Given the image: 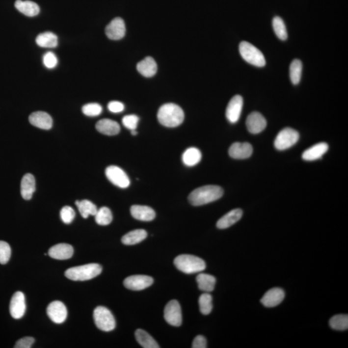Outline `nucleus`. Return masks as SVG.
I'll return each instance as SVG.
<instances>
[{"label":"nucleus","mask_w":348,"mask_h":348,"mask_svg":"<svg viewBox=\"0 0 348 348\" xmlns=\"http://www.w3.org/2000/svg\"><path fill=\"white\" fill-rule=\"evenodd\" d=\"M36 42L38 46L43 48H55L58 45V38L53 32H43L37 36Z\"/></svg>","instance_id":"obj_27"},{"label":"nucleus","mask_w":348,"mask_h":348,"mask_svg":"<svg viewBox=\"0 0 348 348\" xmlns=\"http://www.w3.org/2000/svg\"><path fill=\"white\" fill-rule=\"evenodd\" d=\"M246 124L247 129L250 133L257 134L264 131L267 127V122L262 114L253 112L247 117Z\"/></svg>","instance_id":"obj_15"},{"label":"nucleus","mask_w":348,"mask_h":348,"mask_svg":"<svg viewBox=\"0 0 348 348\" xmlns=\"http://www.w3.org/2000/svg\"><path fill=\"white\" fill-rule=\"evenodd\" d=\"M96 128L99 133L107 135H115L120 132V126L116 121L104 119L96 123Z\"/></svg>","instance_id":"obj_23"},{"label":"nucleus","mask_w":348,"mask_h":348,"mask_svg":"<svg viewBox=\"0 0 348 348\" xmlns=\"http://www.w3.org/2000/svg\"><path fill=\"white\" fill-rule=\"evenodd\" d=\"M15 7L18 11L28 17H34L40 13V9L38 4L31 1L16 0Z\"/></svg>","instance_id":"obj_26"},{"label":"nucleus","mask_w":348,"mask_h":348,"mask_svg":"<svg viewBox=\"0 0 348 348\" xmlns=\"http://www.w3.org/2000/svg\"><path fill=\"white\" fill-rule=\"evenodd\" d=\"M242 214L241 209L232 210L222 216L221 219L217 221V227L219 229H226V228L230 227L241 219Z\"/></svg>","instance_id":"obj_22"},{"label":"nucleus","mask_w":348,"mask_h":348,"mask_svg":"<svg viewBox=\"0 0 348 348\" xmlns=\"http://www.w3.org/2000/svg\"><path fill=\"white\" fill-rule=\"evenodd\" d=\"M10 314L15 319L22 318L26 311V297L21 292H16L10 302Z\"/></svg>","instance_id":"obj_12"},{"label":"nucleus","mask_w":348,"mask_h":348,"mask_svg":"<svg viewBox=\"0 0 348 348\" xmlns=\"http://www.w3.org/2000/svg\"><path fill=\"white\" fill-rule=\"evenodd\" d=\"M193 348H207V339L203 335H198L193 340L192 343Z\"/></svg>","instance_id":"obj_45"},{"label":"nucleus","mask_w":348,"mask_h":348,"mask_svg":"<svg viewBox=\"0 0 348 348\" xmlns=\"http://www.w3.org/2000/svg\"><path fill=\"white\" fill-rule=\"evenodd\" d=\"M131 213L134 219L141 221H151L156 217L155 211L147 206L133 205Z\"/></svg>","instance_id":"obj_20"},{"label":"nucleus","mask_w":348,"mask_h":348,"mask_svg":"<svg viewBox=\"0 0 348 348\" xmlns=\"http://www.w3.org/2000/svg\"><path fill=\"white\" fill-rule=\"evenodd\" d=\"M34 339L31 337H26L18 340L16 342L15 348H30L34 343Z\"/></svg>","instance_id":"obj_43"},{"label":"nucleus","mask_w":348,"mask_h":348,"mask_svg":"<svg viewBox=\"0 0 348 348\" xmlns=\"http://www.w3.org/2000/svg\"><path fill=\"white\" fill-rule=\"evenodd\" d=\"M76 205L84 219L88 218L89 215H95L98 211L96 206L88 200L76 201Z\"/></svg>","instance_id":"obj_32"},{"label":"nucleus","mask_w":348,"mask_h":348,"mask_svg":"<svg viewBox=\"0 0 348 348\" xmlns=\"http://www.w3.org/2000/svg\"><path fill=\"white\" fill-rule=\"evenodd\" d=\"M73 247L66 243H60L51 247L49 250V256L57 260H66L73 257Z\"/></svg>","instance_id":"obj_18"},{"label":"nucleus","mask_w":348,"mask_h":348,"mask_svg":"<svg viewBox=\"0 0 348 348\" xmlns=\"http://www.w3.org/2000/svg\"><path fill=\"white\" fill-rule=\"evenodd\" d=\"M43 64L47 69H52L56 67L58 60L55 54L48 52L45 54L43 57Z\"/></svg>","instance_id":"obj_41"},{"label":"nucleus","mask_w":348,"mask_h":348,"mask_svg":"<svg viewBox=\"0 0 348 348\" xmlns=\"http://www.w3.org/2000/svg\"><path fill=\"white\" fill-rule=\"evenodd\" d=\"M202 154L198 148L191 147L185 150L183 154V163L187 166H193L201 161Z\"/></svg>","instance_id":"obj_28"},{"label":"nucleus","mask_w":348,"mask_h":348,"mask_svg":"<svg viewBox=\"0 0 348 348\" xmlns=\"http://www.w3.org/2000/svg\"><path fill=\"white\" fill-rule=\"evenodd\" d=\"M196 281L198 285L199 289L201 291L211 292L215 288L216 279L215 278L211 275L207 273H200L197 276Z\"/></svg>","instance_id":"obj_29"},{"label":"nucleus","mask_w":348,"mask_h":348,"mask_svg":"<svg viewBox=\"0 0 348 348\" xmlns=\"http://www.w3.org/2000/svg\"><path fill=\"white\" fill-rule=\"evenodd\" d=\"M108 108L111 112L119 113L124 110L125 106L121 102L113 101V102L109 103Z\"/></svg>","instance_id":"obj_44"},{"label":"nucleus","mask_w":348,"mask_h":348,"mask_svg":"<svg viewBox=\"0 0 348 348\" xmlns=\"http://www.w3.org/2000/svg\"><path fill=\"white\" fill-rule=\"evenodd\" d=\"M328 148V145L326 143H317L305 150L302 154V158L308 161L319 160L326 153Z\"/></svg>","instance_id":"obj_21"},{"label":"nucleus","mask_w":348,"mask_h":348,"mask_svg":"<svg viewBox=\"0 0 348 348\" xmlns=\"http://www.w3.org/2000/svg\"><path fill=\"white\" fill-rule=\"evenodd\" d=\"M199 305L202 314L209 315L212 312V296L209 293L202 294L199 298Z\"/></svg>","instance_id":"obj_37"},{"label":"nucleus","mask_w":348,"mask_h":348,"mask_svg":"<svg viewBox=\"0 0 348 348\" xmlns=\"http://www.w3.org/2000/svg\"><path fill=\"white\" fill-rule=\"evenodd\" d=\"M95 216L97 224L101 226H107L112 221V214L108 208L104 207L98 210Z\"/></svg>","instance_id":"obj_34"},{"label":"nucleus","mask_w":348,"mask_h":348,"mask_svg":"<svg viewBox=\"0 0 348 348\" xmlns=\"http://www.w3.org/2000/svg\"><path fill=\"white\" fill-rule=\"evenodd\" d=\"M106 174L108 180L119 188H126L131 184L126 173L118 166H108L106 169Z\"/></svg>","instance_id":"obj_8"},{"label":"nucleus","mask_w":348,"mask_h":348,"mask_svg":"<svg viewBox=\"0 0 348 348\" xmlns=\"http://www.w3.org/2000/svg\"><path fill=\"white\" fill-rule=\"evenodd\" d=\"M102 267L97 263L71 268L65 271V275L69 279L74 281H84L94 279L100 274Z\"/></svg>","instance_id":"obj_3"},{"label":"nucleus","mask_w":348,"mask_h":348,"mask_svg":"<svg viewBox=\"0 0 348 348\" xmlns=\"http://www.w3.org/2000/svg\"><path fill=\"white\" fill-rule=\"evenodd\" d=\"M159 122L164 127L174 128L180 126L185 119V114L180 106L174 104L163 105L159 109Z\"/></svg>","instance_id":"obj_2"},{"label":"nucleus","mask_w":348,"mask_h":348,"mask_svg":"<svg viewBox=\"0 0 348 348\" xmlns=\"http://www.w3.org/2000/svg\"><path fill=\"white\" fill-rule=\"evenodd\" d=\"M30 123L33 126L43 130H49L53 127L52 117L47 112L38 111L33 112L29 116Z\"/></svg>","instance_id":"obj_19"},{"label":"nucleus","mask_w":348,"mask_h":348,"mask_svg":"<svg viewBox=\"0 0 348 348\" xmlns=\"http://www.w3.org/2000/svg\"><path fill=\"white\" fill-rule=\"evenodd\" d=\"M47 315L55 324H62L67 317V310L62 302L55 300L47 307Z\"/></svg>","instance_id":"obj_10"},{"label":"nucleus","mask_w":348,"mask_h":348,"mask_svg":"<svg viewBox=\"0 0 348 348\" xmlns=\"http://www.w3.org/2000/svg\"><path fill=\"white\" fill-rule=\"evenodd\" d=\"M299 139V134L291 128H286L280 131L275 137L274 146L277 150H285L293 147Z\"/></svg>","instance_id":"obj_7"},{"label":"nucleus","mask_w":348,"mask_h":348,"mask_svg":"<svg viewBox=\"0 0 348 348\" xmlns=\"http://www.w3.org/2000/svg\"><path fill=\"white\" fill-rule=\"evenodd\" d=\"M329 326L335 330H347L348 328V315H337L329 320Z\"/></svg>","instance_id":"obj_35"},{"label":"nucleus","mask_w":348,"mask_h":348,"mask_svg":"<svg viewBox=\"0 0 348 348\" xmlns=\"http://www.w3.org/2000/svg\"><path fill=\"white\" fill-rule=\"evenodd\" d=\"M240 52L243 59L251 65L258 67L266 65L265 57L263 54L254 45L247 42H242L240 45Z\"/></svg>","instance_id":"obj_5"},{"label":"nucleus","mask_w":348,"mask_h":348,"mask_svg":"<svg viewBox=\"0 0 348 348\" xmlns=\"http://www.w3.org/2000/svg\"><path fill=\"white\" fill-rule=\"evenodd\" d=\"M223 190L217 185H206L191 191L189 202L193 206H202L218 200L223 195Z\"/></svg>","instance_id":"obj_1"},{"label":"nucleus","mask_w":348,"mask_h":348,"mask_svg":"<svg viewBox=\"0 0 348 348\" xmlns=\"http://www.w3.org/2000/svg\"><path fill=\"white\" fill-rule=\"evenodd\" d=\"M230 157L236 160H244L252 155L253 147L249 143H234L228 150Z\"/></svg>","instance_id":"obj_17"},{"label":"nucleus","mask_w":348,"mask_h":348,"mask_svg":"<svg viewBox=\"0 0 348 348\" xmlns=\"http://www.w3.org/2000/svg\"><path fill=\"white\" fill-rule=\"evenodd\" d=\"M131 134L133 135H136L137 134V133L135 131V130H133V131H131Z\"/></svg>","instance_id":"obj_46"},{"label":"nucleus","mask_w":348,"mask_h":348,"mask_svg":"<svg viewBox=\"0 0 348 348\" xmlns=\"http://www.w3.org/2000/svg\"><path fill=\"white\" fill-rule=\"evenodd\" d=\"M36 190V181L31 174H27L23 177L21 182V195L26 200H30Z\"/></svg>","instance_id":"obj_25"},{"label":"nucleus","mask_w":348,"mask_h":348,"mask_svg":"<svg viewBox=\"0 0 348 348\" xmlns=\"http://www.w3.org/2000/svg\"><path fill=\"white\" fill-rule=\"evenodd\" d=\"M147 237V232L145 230H135L125 235L121 241L125 245H134L143 241Z\"/></svg>","instance_id":"obj_30"},{"label":"nucleus","mask_w":348,"mask_h":348,"mask_svg":"<svg viewBox=\"0 0 348 348\" xmlns=\"http://www.w3.org/2000/svg\"><path fill=\"white\" fill-rule=\"evenodd\" d=\"M83 113L86 116L90 117L98 116L102 114V107L98 104H88L82 108Z\"/></svg>","instance_id":"obj_39"},{"label":"nucleus","mask_w":348,"mask_h":348,"mask_svg":"<svg viewBox=\"0 0 348 348\" xmlns=\"http://www.w3.org/2000/svg\"><path fill=\"white\" fill-rule=\"evenodd\" d=\"M107 36L112 40H119L125 36L126 27L122 18H116L106 27Z\"/></svg>","instance_id":"obj_14"},{"label":"nucleus","mask_w":348,"mask_h":348,"mask_svg":"<svg viewBox=\"0 0 348 348\" xmlns=\"http://www.w3.org/2000/svg\"><path fill=\"white\" fill-rule=\"evenodd\" d=\"M75 215L76 213L74 209L69 206H65L61 210L60 217L64 223H71L75 218Z\"/></svg>","instance_id":"obj_40"},{"label":"nucleus","mask_w":348,"mask_h":348,"mask_svg":"<svg viewBox=\"0 0 348 348\" xmlns=\"http://www.w3.org/2000/svg\"><path fill=\"white\" fill-rule=\"evenodd\" d=\"M285 294L281 288H274L268 290L261 298V303L267 308H273L283 301Z\"/></svg>","instance_id":"obj_16"},{"label":"nucleus","mask_w":348,"mask_h":348,"mask_svg":"<svg viewBox=\"0 0 348 348\" xmlns=\"http://www.w3.org/2000/svg\"><path fill=\"white\" fill-rule=\"evenodd\" d=\"M139 118L135 115H128L123 117L122 119L123 125L127 129L133 131L136 129Z\"/></svg>","instance_id":"obj_42"},{"label":"nucleus","mask_w":348,"mask_h":348,"mask_svg":"<svg viewBox=\"0 0 348 348\" xmlns=\"http://www.w3.org/2000/svg\"><path fill=\"white\" fill-rule=\"evenodd\" d=\"M177 268L187 274L201 272L205 270L206 263L203 259L191 255H181L174 260Z\"/></svg>","instance_id":"obj_4"},{"label":"nucleus","mask_w":348,"mask_h":348,"mask_svg":"<svg viewBox=\"0 0 348 348\" xmlns=\"http://www.w3.org/2000/svg\"><path fill=\"white\" fill-rule=\"evenodd\" d=\"M11 256V246L7 242L0 241V264L5 265L9 262Z\"/></svg>","instance_id":"obj_38"},{"label":"nucleus","mask_w":348,"mask_h":348,"mask_svg":"<svg viewBox=\"0 0 348 348\" xmlns=\"http://www.w3.org/2000/svg\"><path fill=\"white\" fill-rule=\"evenodd\" d=\"M302 63L299 59H294L290 67V77L294 84L299 83L301 79Z\"/></svg>","instance_id":"obj_33"},{"label":"nucleus","mask_w":348,"mask_h":348,"mask_svg":"<svg viewBox=\"0 0 348 348\" xmlns=\"http://www.w3.org/2000/svg\"><path fill=\"white\" fill-rule=\"evenodd\" d=\"M135 339L137 343L144 348H160L157 342L153 337L143 329H137L135 333Z\"/></svg>","instance_id":"obj_31"},{"label":"nucleus","mask_w":348,"mask_h":348,"mask_svg":"<svg viewBox=\"0 0 348 348\" xmlns=\"http://www.w3.org/2000/svg\"><path fill=\"white\" fill-rule=\"evenodd\" d=\"M273 28L276 36L281 40H286L288 38L287 30L285 22L279 16H276L273 19Z\"/></svg>","instance_id":"obj_36"},{"label":"nucleus","mask_w":348,"mask_h":348,"mask_svg":"<svg viewBox=\"0 0 348 348\" xmlns=\"http://www.w3.org/2000/svg\"><path fill=\"white\" fill-rule=\"evenodd\" d=\"M164 317L169 324L180 326L182 324V313L178 300H172L169 302L164 311Z\"/></svg>","instance_id":"obj_9"},{"label":"nucleus","mask_w":348,"mask_h":348,"mask_svg":"<svg viewBox=\"0 0 348 348\" xmlns=\"http://www.w3.org/2000/svg\"><path fill=\"white\" fill-rule=\"evenodd\" d=\"M243 107V99L240 95L233 97L230 101L226 110V116L229 122H238L241 114Z\"/></svg>","instance_id":"obj_13"},{"label":"nucleus","mask_w":348,"mask_h":348,"mask_svg":"<svg viewBox=\"0 0 348 348\" xmlns=\"http://www.w3.org/2000/svg\"><path fill=\"white\" fill-rule=\"evenodd\" d=\"M153 283V278L150 276L136 275L126 278L123 283L128 289L139 291L149 287Z\"/></svg>","instance_id":"obj_11"},{"label":"nucleus","mask_w":348,"mask_h":348,"mask_svg":"<svg viewBox=\"0 0 348 348\" xmlns=\"http://www.w3.org/2000/svg\"><path fill=\"white\" fill-rule=\"evenodd\" d=\"M137 70L142 76L151 78L157 73V63L152 57H147L137 63Z\"/></svg>","instance_id":"obj_24"},{"label":"nucleus","mask_w":348,"mask_h":348,"mask_svg":"<svg viewBox=\"0 0 348 348\" xmlns=\"http://www.w3.org/2000/svg\"><path fill=\"white\" fill-rule=\"evenodd\" d=\"M94 320L100 330L110 331L116 327V320L110 311L104 306H98L94 311Z\"/></svg>","instance_id":"obj_6"}]
</instances>
